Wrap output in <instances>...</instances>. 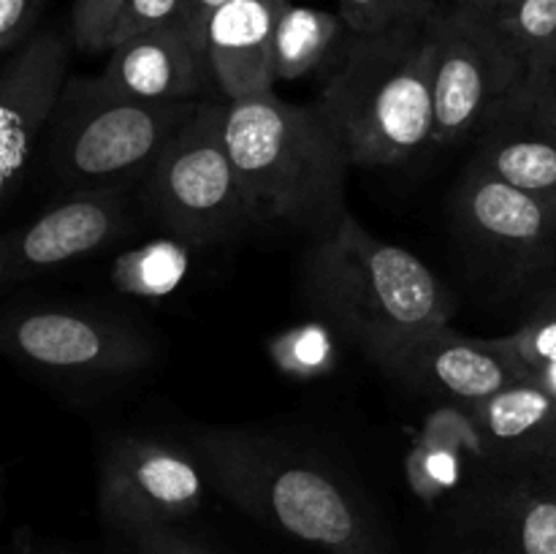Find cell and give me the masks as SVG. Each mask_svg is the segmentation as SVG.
Wrapping results in <instances>:
<instances>
[{
	"label": "cell",
	"mask_w": 556,
	"mask_h": 554,
	"mask_svg": "<svg viewBox=\"0 0 556 554\" xmlns=\"http://www.w3.org/2000/svg\"><path fill=\"white\" fill-rule=\"evenodd\" d=\"M481 16L519 71L521 87L514 101H527L554 79L556 0H503Z\"/></svg>",
	"instance_id": "19"
},
{
	"label": "cell",
	"mask_w": 556,
	"mask_h": 554,
	"mask_svg": "<svg viewBox=\"0 0 556 554\" xmlns=\"http://www.w3.org/2000/svg\"><path fill=\"white\" fill-rule=\"evenodd\" d=\"M11 554H63V552H52V549H43V546H36V543L30 541V536H16L14 546H11Z\"/></svg>",
	"instance_id": "31"
},
{
	"label": "cell",
	"mask_w": 556,
	"mask_h": 554,
	"mask_svg": "<svg viewBox=\"0 0 556 554\" xmlns=\"http://www.w3.org/2000/svg\"><path fill=\"white\" fill-rule=\"evenodd\" d=\"M356 33L340 14L293 5L282 9L275 36L277 81H296L309 74H326L342 63Z\"/></svg>",
	"instance_id": "20"
},
{
	"label": "cell",
	"mask_w": 556,
	"mask_h": 554,
	"mask_svg": "<svg viewBox=\"0 0 556 554\" xmlns=\"http://www.w3.org/2000/svg\"><path fill=\"white\" fill-rule=\"evenodd\" d=\"M199 101H141L103 90L96 79L65 87L52 130V168L65 185L103 188L144 177Z\"/></svg>",
	"instance_id": "5"
},
{
	"label": "cell",
	"mask_w": 556,
	"mask_h": 554,
	"mask_svg": "<svg viewBox=\"0 0 556 554\" xmlns=\"http://www.w3.org/2000/svg\"><path fill=\"white\" fill-rule=\"evenodd\" d=\"M497 3H503V0H454V5H459V9H470L476 11V14H486V11H492Z\"/></svg>",
	"instance_id": "32"
},
{
	"label": "cell",
	"mask_w": 556,
	"mask_h": 554,
	"mask_svg": "<svg viewBox=\"0 0 556 554\" xmlns=\"http://www.w3.org/2000/svg\"><path fill=\"white\" fill-rule=\"evenodd\" d=\"M182 14L185 0H128L123 14H119L117 27H114L112 47L139 36V33L155 30V27L168 25V22L182 20Z\"/></svg>",
	"instance_id": "25"
},
{
	"label": "cell",
	"mask_w": 556,
	"mask_h": 554,
	"mask_svg": "<svg viewBox=\"0 0 556 554\" xmlns=\"http://www.w3.org/2000/svg\"><path fill=\"white\" fill-rule=\"evenodd\" d=\"M92 79L103 90L141 101H199L212 68L204 49L177 20L109 49L106 65Z\"/></svg>",
	"instance_id": "13"
},
{
	"label": "cell",
	"mask_w": 556,
	"mask_h": 554,
	"mask_svg": "<svg viewBox=\"0 0 556 554\" xmlns=\"http://www.w3.org/2000/svg\"><path fill=\"white\" fill-rule=\"evenodd\" d=\"M288 0H228L210 22L206 58L226 101L271 92L275 36Z\"/></svg>",
	"instance_id": "15"
},
{
	"label": "cell",
	"mask_w": 556,
	"mask_h": 554,
	"mask_svg": "<svg viewBox=\"0 0 556 554\" xmlns=\"http://www.w3.org/2000/svg\"><path fill=\"white\" fill-rule=\"evenodd\" d=\"M438 11L434 0H340V16L356 36H372Z\"/></svg>",
	"instance_id": "23"
},
{
	"label": "cell",
	"mask_w": 556,
	"mask_h": 554,
	"mask_svg": "<svg viewBox=\"0 0 556 554\" xmlns=\"http://www.w3.org/2000/svg\"><path fill=\"white\" fill-rule=\"evenodd\" d=\"M128 0H76L71 36L79 52H103L112 47L114 27Z\"/></svg>",
	"instance_id": "24"
},
{
	"label": "cell",
	"mask_w": 556,
	"mask_h": 554,
	"mask_svg": "<svg viewBox=\"0 0 556 554\" xmlns=\"http://www.w3.org/2000/svg\"><path fill=\"white\" fill-rule=\"evenodd\" d=\"M467 407L494 445L532 456L535 467L556 454V396L538 380L525 378Z\"/></svg>",
	"instance_id": "17"
},
{
	"label": "cell",
	"mask_w": 556,
	"mask_h": 554,
	"mask_svg": "<svg viewBox=\"0 0 556 554\" xmlns=\"http://www.w3.org/2000/svg\"><path fill=\"white\" fill-rule=\"evenodd\" d=\"M302 288L309 307L367 353L445 326L454 313L451 293L418 255L375 239L348 210L307 250Z\"/></svg>",
	"instance_id": "4"
},
{
	"label": "cell",
	"mask_w": 556,
	"mask_h": 554,
	"mask_svg": "<svg viewBox=\"0 0 556 554\" xmlns=\"http://www.w3.org/2000/svg\"><path fill=\"white\" fill-rule=\"evenodd\" d=\"M459 217L472 237L516 261H546L556 250V196L516 188L478 161L459 185Z\"/></svg>",
	"instance_id": "14"
},
{
	"label": "cell",
	"mask_w": 556,
	"mask_h": 554,
	"mask_svg": "<svg viewBox=\"0 0 556 554\" xmlns=\"http://www.w3.org/2000/svg\"><path fill=\"white\" fill-rule=\"evenodd\" d=\"M43 3L47 0H0V52L5 58L38 30Z\"/></svg>",
	"instance_id": "26"
},
{
	"label": "cell",
	"mask_w": 556,
	"mask_h": 554,
	"mask_svg": "<svg viewBox=\"0 0 556 554\" xmlns=\"http://www.w3.org/2000/svg\"><path fill=\"white\" fill-rule=\"evenodd\" d=\"M125 185L79 188L5 234L0 244V280L5 286L33 275L90 259L128 234Z\"/></svg>",
	"instance_id": "10"
},
{
	"label": "cell",
	"mask_w": 556,
	"mask_h": 554,
	"mask_svg": "<svg viewBox=\"0 0 556 554\" xmlns=\"http://www.w3.org/2000/svg\"><path fill=\"white\" fill-rule=\"evenodd\" d=\"M505 106H514L519 112H525L532 123L541 125L546 134H552L556 139V76L548 85H543L535 96L527 98V101H514L505 103Z\"/></svg>",
	"instance_id": "28"
},
{
	"label": "cell",
	"mask_w": 556,
	"mask_h": 554,
	"mask_svg": "<svg viewBox=\"0 0 556 554\" xmlns=\"http://www.w3.org/2000/svg\"><path fill=\"white\" fill-rule=\"evenodd\" d=\"M128 536L136 554H210L199 543L174 532V527H147V530L128 532Z\"/></svg>",
	"instance_id": "27"
},
{
	"label": "cell",
	"mask_w": 556,
	"mask_h": 554,
	"mask_svg": "<svg viewBox=\"0 0 556 554\" xmlns=\"http://www.w3.org/2000/svg\"><path fill=\"white\" fill-rule=\"evenodd\" d=\"M3 342L14 356L79 375H123L147 367L155 348L119 320L79 310H30L5 324Z\"/></svg>",
	"instance_id": "12"
},
{
	"label": "cell",
	"mask_w": 556,
	"mask_h": 554,
	"mask_svg": "<svg viewBox=\"0 0 556 554\" xmlns=\"http://www.w3.org/2000/svg\"><path fill=\"white\" fill-rule=\"evenodd\" d=\"M535 380L543 386V389L548 391V394L556 396V369H552V373H546V375H541V378H535Z\"/></svg>",
	"instance_id": "33"
},
{
	"label": "cell",
	"mask_w": 556,
	"mask_h": 554,
	"mask_svg": "<svg viewBox=\"0 0 556 554\" xmlns=\"http://www.w3.org/2000/svg\"><path fill=\"white\" fill-rule=\"evenodd\" d=\"M434 52V136L451 147L472 130H483L494 114L519 96V71L481 14L440 9Z\"/></svg>",
	"instance_id": "7"
},
{
	"label": "cell",
	"mask_w": 556,
	"mask_h": 554,
	"mask_svg": "<svg viewBox=\"0 0 556 554\" xmlns=\"http://www.w3.org/2000/svg\"><path fill=\"white\" fill-rule=\"evenodd\" d=\"M438 14L356 36L326 76L315 106L340 136L351 166H391L432 141Z\"/></svg>",
	"instance_id": "1"
},
{
	"label": "cell",
	"mask_w": 556,
	"mask_h": 554,
	"mask_svg": "<svg viewBox=\"0 0 556 554\" xmlns=\"http://www.w3.org/2000/svg\"><path fill=\"white\" fill-rule=\"evenodd\" d=\"M476 161L516 188L556 196V139L519 109L503 106L494 114Z\"/></svg>",
	"instance_id": "18"
},
{
	"label": "cell",
	"mask_w": 556,
	"mask_h": 554,
	"mask_svg": "<svg viewBox=\"0 0 556 554\" xmlns=\"http://www.w3.org/2000/svg\"><path fill=\"white\" fill-rule=\"evenodd\" d=\"M223 136L255 223L326 228L345 212L348 155L329 119L275 92L226 101Z\"/></svg>",
	"instance_id": "3"
},
{
	"label": "cell",
	"mask_w": 556,
	"mask_h": 554,
	"mask_svg": "<svg viewBox=\"0 0 556 554\" xmlns=\"http://www.w3.org/2000/svg\"><path fill=\"white\" fill-rule=\"evenodd\" d=\"M204 470L177 445L150 438L117 440L101 465L103 516L123 532L174 527L204 503Z\"/></svg>",
	"instance_id": "8"
},
{
	"label": "cell",
	"mask_w": 556,
	"mask_h": 554,
	"mask_svg": "<svg viewBox=\"0 0 556 554\" xmlns=\"http://www.w3.org/2000/svg\"><path fill=\"white\" fill-rule=\"evenodd\" d=\"M505 340L532 380L556 369V286L543 293L525 324Z\"/></svg>",
	"instance_id": "21"
},
{
	"label": "cell",
	"mask_w": 556,
	"mask_h": 554,
	"mask_svg": "<svg viewBox=\"0 0 556 554\" xmlns=\"http://www.w3.org/2000/svg\"><path fill=\"white\" fill-rule=\"evenodd\" d=\"M369 356L405 386L427 394L476 405L530 378L508 340H478L451 331L448 324L402 337Z\"/></svg>",
	"instance_id": "9"
},
{
	"label": "cell",
	"mask_w": 556,
	"mask_h": 554,
	"mask_svg": "<svg viewBox=\"0 0 556 554\" xmlns=\"http://www.w3.org/2000/svg\"><path fill=\"white\" fill-rule=\"evenodd\" d=\"M199 456L220 492L264 525L326 554H394L348 483L277 440L210 429L199 438Z\"/></svg>",
	"instance_id": "2"
},
{
	"label": "cell",
	"mask_w": 556,
	"mask_h": 554,
	"mask_svg": "<svg viewBox=\"0 0 556 554\" xmlns=\"http://www.w3.org/2000/svg\"><path fill=\"white\" fill-rule=\"evenodd\" d=\"M456 554H556V494L538 478L516 483L462 521Z\"/></svg>",
	"instance_id": "16"
},
{
	"label": "cell",
	"mask_w": 556,
	"mask_h": 554,
	"mask_svg": "<svg viewBox=\"0 0 556 554\" xmlns=\"http://www.w3.org/2000/svg\"><path fill=\"white\" fill-rule=\"evenodd\" d=\"M226 3L228 0H185L182 22L204 52H206V30H210L212 16H215Z\"/></svg>",
	"instance_id": "29"
},
{
	"label": "cell",
	"mask_w": 556,
	"mask_h": 554,
	"mask_svg": "<svg viewBox=\"0 0 556 554\" xmlns=\"http://www.w3.org/2000/svg\"><path fill=\"white\" fill-rule=\"evenodd\" d=\"M74 36L36 30L5 58L0 74V201L11 196L25 177L38 134L60 109L65 96Z\"/></svg>",
	"instance_id": "11"
},
{
	"label": "cell",
	"mask_w": 556,
	"mask_h": 554,
	"mask_svg": "<svg viewBox=\"0 0 556 554\" xmlns=\"http://www.w3.org/2000/svg\"><path fill=\"white\" fill-rule=\"evenodd\" d=\"M532 478H538L541 483H546V487L556 494V454L548 456L546 462H541V465L535 467V476Z\"/></svg>",
	"instance_id": "30"
},
{
	"label": "cell",
	"mask_w": 556,
	"mask_h": 554,
	"mask_svg": "<svg viewBox=\"0 0 556 554\" xmlns=\"http://www.w3.org/2000/svg\"><path fill=\"white\" fill-rule=\"evenodd\" d=\"M185 269V250L179 244H155L130 253L117 264V282L125 291L166 293L177 286Z\"/></svg>",
	"instance_id": "22"
},
{
	"label": "cell",
	"mask_w": 556,
	"mask_h": 554,
	"mask_svg": "<svg viewBox=\"0 0 556 554\" xmlns=\"http://www.w3.org/2000/svg\"><path fill=\"white\" fill-rule=\"evenodd\" d=\"M226 103L201 101L199 112L147 168L141 199L152 221L190 244H212L255 223L223 136Z\"/></svg>",
	"instance_id": "6"
}]
</instances>
